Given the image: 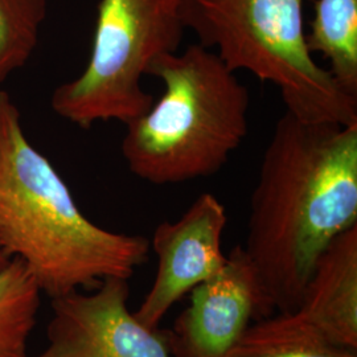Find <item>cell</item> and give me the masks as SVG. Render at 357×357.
<instances>
[{"label": "cell", "mask_w": 357, "mask_h": 357, "mask_svg": "<svg viewBox=\"0 0 357 357\" xmlns=\"http://www.w3.org/2000/svg\"><path fill=\"white\" fill-rule=\"evenodd\" d=\"M354 225L357 122H315L284 112L262 156L243 245L259 319L294 312L319 255Z\"/></svg>", "instance_id": "obj_1"}, {"label": "cell", "mask_w": 357, "mask_h": 357, "mask_svg": "<svg viewBox=\"0 0 357 357\" xmlns=\"http://www.w3.org/2000/svg\"><path fill=\"white\" fill-rule=\"evenodd\" d=\"M0 241L51 299L130 280L150 240L98 227L64 178L31 143L13 97L0 90Z\"/></svg>", "instance_id": "obj_2"}, {"label": "cell", "mask_w": 357, "mask_h": 357, "mask_svg": "<svg viewBox=\"0 0 357 357\" xmlns=\"http://www.w3.org/2000/svg\"><path fill=\"white\" fill-rule=\"evenodd\" d=\"M147 76L165 93L126 123L122 156L131 174L155 185L209 178L248 135L249 90L216 53L192 44L153 61Z\"/></svg>", "instance_id": "obj_3"}, {"label": "cell", "mask_w": 357, "mask_h": 357, "mask_svg": "<svg viewBox=\"0 0 357 357\" xmlns=\"http://www.w3.org/2000/svg\"><path fill=\"white\" fill-rule=\"evenodd\" d=\"M305 0H180L183 23L231 72L273 84L286 112L315 122H357V97L312 57Z\"/></svg>", "instance_id": "obj_4"}, {"label": "cell", "mask_w": 357, "mask_h": 357, "mask_svg": "<svg viewBox=\"0 0 357 357\" xmlns=\"http://www.w3.org/2000/svg\"><path fill=\"white\" fill-rule=\"evenodd\" d=\"M185 31L180 0H101L89 61L54 89L52 110L81 128L126 125L151 107L142 79L156 59L178 52Z\"/></svg>", "instance_id": "obj_5"}, {"label": "cell", "mask_w": 357, "mask_h": 357, "mask_svg": "<svg viewBox=\"0 0 357 357\" xmlns=\"http://www.w3.org/2000/svg\"><path fill=\"white\" fill-rule=\"evenodd\" d=\"M51 299L47 347L28 357H171L162 332L143 326L128 307V280Z\"/></svg>", "instance_id": "obj_6"}, {"label": "cell", "mask_w": 357, "mask_h": 357, "mask_svg": "<svg viewBox=\"0 0 357 357\" xmlns=\"http://www.w3.org/2000/svg\"><path fill=\"white\" fill-rule=\"evenodd\" d=\"M228 216L212 193H202L176 221L156 227L150 249L158 258L153 287L134 312L143 326L158 330L167 312L227 264L221 240Z\"/></svg>", "instance_id": "obj_7"}, {"label": "cell", "mask_w": 357, "mask_h": 357, "mask_svg": "<svg viewBox=\"0 0 357 357\" xmlns=\"http://www.w3.org/2000/svg\"><path fill=\"white\" fill-rule=\"evenodd\" d=\"M258 319L255 271L237 245L222 270L192 290L188 307L162 335L171 357H229L250 321Z\"/></svg>", "instance_id": "obj_8"}, {"label": "cell", "mask_w": 357, "mask_h": 357, "mask_svg": "<svg viewBox=\"0 0 357 357\" xmlns=\"http://www.w3.org/2000/svg\"><path fill=\"white\" fill-rule=\"evenodd\" d=\"M293 314L333 344L357 352V225L323 250Z\"/></svg>", "instance_id": "obj_9"}, {"label": "cell", "mask_w": 357, "mask_h": 357, "mask_svg": "<svg viewBox=\"0 0 357 357\" xmlns=\"http://www.w3.org/2000/svg\"><path fill=\"white\" fill-rule=\"evenodd\" d=\"M306 41L336 82L357 97V0H317Z\"/></svg>", "instance_id": "obj_10"}, {"label": "cell", "mask_w": 357, "mask_h": 357, "mask_svg": "<svg viewBox=\"0 0 357 357\" xmlns=\"http://www.w3.org/2000/svg\"><path fill=\"white\" fill-rule=\"evenodd\" d=\"M229 357H357V352L333 344L289 312L249 326Z\"/></svg>", "instance_id": "obj_11"}, {"label": "cell", "mask_w": 357, "mask_h": 357, "mask_svg": "<svg viewBox=\"0 0 357 357\" xmlns=\"http://www.w3.org/2000/svg\"><path fill=\"white\" fill-rule=\"evenodd\" d=\"M41 295L26 266L13 259L0 270V357H28Z\"/></svg>", "instance_id": "obj_12"}, {"label": "cell", "mask_w": 357, "mask_h": 357, "mask_svg": "<svg viewBox=\"0 0 357 357\" xmlns=\"http://www.w3.org/2000/svg\"><path fill=\"white\" fill-rule=\"evenodd\" d=\"M47 16V0H0V84L31 60Z\"/></svg>", "instance_id": "obj_13"}, {"label": "cell", "mask_w": 357, "mask_h": 357, "mask_svg": "<svg viewBox=\"0 0 357 357\" xmlns=\"http://www.w3.org/2000/svg\"><path fill=\"white\" fill-rule=\"evenodd\" d=\"M11 261H13V258H11L10 255H7L6 249L3 248V243L0 241V270L6 268Z\"/></svg>", "instance_id": "obj_14"}]
</instances>
